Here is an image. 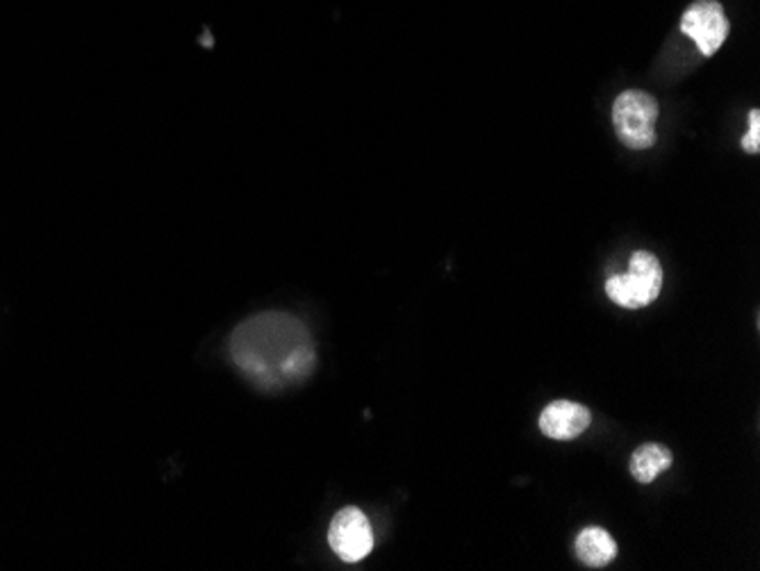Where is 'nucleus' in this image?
<instances>
[{"label":"nucleus","mask_w":760,"mask_h":571,"mask_svg":"<svg viewBox=\"0 0 760 571\" xmlns=\"http://www.w3.org/2000/svg\"><path fill=\"white\" fill-rule=\"evenodd\" d=\"M230 347L238 366L260 387L294 385L315 369V344L308 328L283 312L244 321Z\"/></svg>","instance_id":"f257e3e1"},{"label":"nucleus","mask_w":760,"mask_h":571,"mask_svg":"<svg viewBox=\"0 0 760 571\" xmlns=\"http://www.w3.org/2000/svg\"><path fill=\"white\" fill-rule=\"evenodd\" d=\"M656 98L642 89H626L613 103V125L619 142L631 151H647L656 144L658 121Z\"/></svg>","instance_id":"f03ea898"},{"label":"nucleus","mask_w":760,"mask_h":571,"mask_svg":"<svg viewBox=\"0 0 760 571\" xmlns=\"http://www.w3.org/2000/svg\"><path fill=\"white\" fill-rule=\"evenodd\" d=\"M663 289V266L649 251H638L631 255L629 272L608 278L606 294L613 304L626 310H640L651 306Z\"/></svg>","instance_id":"7ed1b4c3"},{"label":"nucleus","mask_w":760,"mask_h":571,"mask_svg":"<svg viewBox=\"0 0 760 571\" xmlns=\"http://www.w3.org/2000/svg\"><path fill=\"white\" fill-rule=\"evenodd\" d=\"M328 545L340 560L353 564L365 560L374 549V530L360 508H342L328 528Z\"/></svg>","instance_id":"20e7f679"},{"label":"nucleus","mask_w":760,"mask_h":571,"mask_svg":"<svg viewBox=\"0 0 760 571\" xmlns=\"http://www.w3.org/2000/svg\"><path fill=\"white\" fill-rule=\"evenodd\" d=\"M681 30L692 42L697 44L702 55H715L722 44L729 37V17H726L722 3L717 0H697L681 17Z\"/></svg>","instance_id":"39448f33"},{"label":"nucleus","mask_w":760,"mask_h":571,"mask_svg":"<svg viewBox=\"0 0 760 571\" xmlns=\"http://www.w3.org/2000/svg\"><path fill=\"white\" fill-rule=\"evenodd\" d=\"M592 415L583 403L574 400H553L540 415V430L549 440L570 442L576 440L590 428Z\"/></svg>","instance_id":"423d86ee"},{"label":"nucleus","mask_w":760,"mask_h":571,"mask_svg":"<svg viewBox=\"0 0 760 571\" xmlns=\"http://www.w3.org/2000/svg\"><path fill=\"white\" fill-rule=\"evenodd\" d=\"M574 549H576L579 560L592 569H602L617 558V542L613 540V535L602 526L583 528L576 535Z\"/></svg>","instance_id":"0eeeda50"},{"label":"nucleus","mask_w":760,"mask_h":571,"mask_svg":"<svg viewBox=\"0 0 760 571\" xmlns=\"http://www.w3.org/2000/svg\"><path fill=\"white\" fill-rule=\"evenodd\" d=\"M674 462V455L668 447L663 444H642L640 449H636L634 458H631V476L642 483V485H649L653 483L660 474L668 472V469L672 466Z\"/></svg>","instance_id":"6e6552de"},{"label":"nucleus","mask_w":760,"mask_h":571,"mask_svg":"<svg viewBox=\"0 0 760 571\" xmlns=\"http://www.w3.org/2000/svg\"><path fill=\"white\" fill-rule=\"evenodd\" d=\"M742 151L753 153V155L760 151V112L758 110L749 112V130L742 138Z\"/></svg>","instance_id":"1a4fd4ad"}]
</instances>
